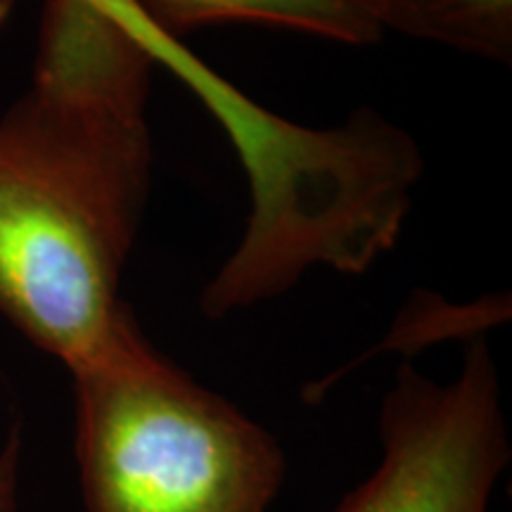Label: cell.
I'll list each match as a JSON object with an SVG mask.
<instances>
[{
    "label": "cell",
    "instance_id": "ba28073f",
    "mask_svg": "<svg viewBox=\"0 0 512 512\" xmlns=\"http://www.w3.org/2000/svg\"><path fill=\"white\" fill-rule=\"evenodd\" d=\"M15 3L17 0H0V29H3V24L10 19L12 10H15Z\"/></svg>",
    "mask_w": 512,
    "mask_h": 512
},
{
    "label": "cell",
    "instance_id": "3957f363",
    "mask_svg": "<svg viewBox=\"0 0 512 512\" xmlns=\"http://www.w3.org/2000/svg\"><path fill=\"white\" fill-rule=\"evenodd\" d=\"M380 463L330 512H491L512 446L484 337L451 382L396 368L380 406Z\"/></svg>",
    "mask_w": 512,
    "mask_h": 512
},
{
    "label": "cell",
    "instance_id": "5b68a950",
    "mask_svg": "<svg viewBox=\"0 0 512 512\" xmlns=\"http://www.w3.org/2000/svg\"><path fill=\"white\" fill-rule=\"evenodd\" d=\"M382 31L512 62V0H373Z\"/></svg>",
    "mask_w": 512,
    "mask_h": 512
},
{
    "label": "cell",
    "instance_id": "7a4b0ae2",
    "mask_svg": "<svg viewBox=\"0 0 512 512\" xmlns=\"http://www.w3.org/2000/svg\"><path fill=\"white\" fill-rule=\"evenodd\" d=\"M86 512H271L287 477L280 441L147 339L124 306L69 370Z\"/></svg>",
    "mask_w": 512,
    "mask_h": 512
},
{
    "label": "cell",
    "instance_id": "6da1fadb",
    "mask_svg": "<svg viewBox=\"0 0 512 512\" xmlns=\"http://www.w3.org/2000/svg\"><path fill=\"white\" fill-rule=\"evenodd\" d=\"M155 57L83 0H48L31 81L0 114V313L64 368L126 302L152 185Z\"/></svg>",
    "mask_w": 512,
    "mask_h": 512
},
{
    "label": "cell",
    "instance_id": "277c9868",
    "mask_svg": "<svg viewBox=\"0 0 512 512\" xmlns=\"http://www.w3.org/2000/svg\"><path fill=\"white\" fill-rule=\"evenodd\" d=\"M169 38L214 24H266L344 43L370 46L382 38L373 0H133Z\"/></svg>",
    "mask_w": 512,
    "mask_h": 512
},
{
    "label": "cell",
    "instance_id": "8992f818",
    "mask_svg": "<svg viewBox=\"0 0 512 512\" xmlns=\"http://www.w3.org/2000/svg\"><path fill=\"white\" fill-rule=\"evenodd\" d=\"M83 3L93 5L95 10L105 12L107 17H112L114 22H119L128 34L136 36L150 53H159L169 41V36H164L155 24L147 19L133 0H83Z\"/></svg>",
    "mask_w": 512,
    "mask_h": 512
},
{
    "label": "cell",
    "instance_id": "52a82bcc",
    "mask_svg": "<svg viewBox=\"0 0 512 512\" xmlns=\"http://www.w3.org/2000/svg\"><path fill=\"white\" fill-rule=\"evenodd\" d=\"M22 451V430L15 425L0 446V512H17L19 508Z\"/></svg>",
    "mask_w": 512,
    "mask_h": 512
}]
</instances>
